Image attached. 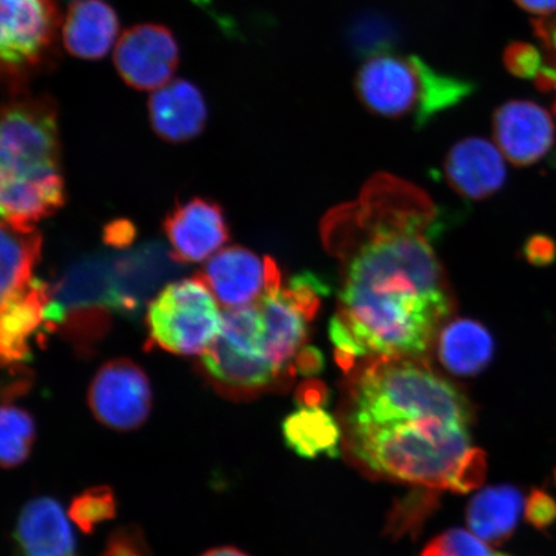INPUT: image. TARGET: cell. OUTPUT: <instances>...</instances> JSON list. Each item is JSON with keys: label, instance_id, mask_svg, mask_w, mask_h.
<instances>
[{"label": "cell", "instance_id": "6da1fadb", "mask_svg": "<svg viewBox=\"0 0 556 556\" xmlns=\"http://www.w3.org/2000/svg\"><path fill=\"white\" fill-rule=\"evenodd\" d=\"M422 217L413 213L380 222L348 266L333 317L361 357L419 356L448 315L442 267Z\"/></svg>", "mask_w": 556, "mask_h": 556}, {"label": "cell", "instance_id": "7a4b0ae2", "mask_svg": "<svg viewBox=\"0 0 556 556\" xmlns=\"http://www.w3.org/2000/svg\"><path fill=\"white\" fill-rule=\"evenodd\" d=\"M354 90L371 114L412 119L417 129L467 100L475 81L438 72L419 55L384 52L371 55L354 78Z\"/></svg>", "mask_w": 556, "mask_h": 556}, {"label": "cell", "instance_id": "3957f363", "mask_svg": "<svg viewBox=\"0 0 556 556\" xmlns=\"http://www.w3.org/2000/svg\"><path fill=\"white\" fill-rule=\"evenodd\" d=\"M402 416L472 420L469 401L451 382L409 361H386L361 375L345 428L371 426Z\"/></svg>", "mask_w": 556, "mask_h": 556}, {"label": "cell", "instance_id": "277c9868", "mask_svg": "<svg viewBox=\"0 0 556 556\" xmlns=\"http://www.w3.org/2000/svg\"><path fill=\"white\" fill-rule=\"evenodd\" d=\"M58 108L50 97L4 104L0 127V179H35L60 172Z\"/></svg>", "mask_w": 556, "mask_h": 556}, {"label": "cell", "instance_id": "5b68a950", "mask_svg": "<svg viewBox=\"0 0 556 556\" xmlns=\"http://www.w3.org/2000/svg\"><path fill=\"white\" fill-rule=\"evenodd\" d=\"M222 319L224 313L203 278L166 285L148 309L152 342L180 356H203L219 336Z\"/></svg>", "mask_w": 556, "mask_h": 556}, {"label": "cell", "instance_id": "8992f818", "mask_svg": "<svg viewBox=\"0 0 556 556\" xmlns=\"http://www.w3.org/2000/svg\"><path fill=\"white\" fill-rule=\"evenodd\" d=\"M0 11L3 73L17 83L50 66L62 31L58 0H2Z\"/></svg>", "mask_w": 556, "mask_h": 556}, {"label": "cell", "instance_id": "52a82bcc", "mask_svg": "<svg viewBox=\"0 0 556 556\" xmlns=\"http://www.w3.org/2000/svg\"><path fill=\"white\" fill-rule=\"evenodd\" d=\"M88 403L102 426L116 432H130L143 426L151 413L150 381L131 361H110L96 374Z\"/></svg>", "mask_w": 556, "mask_h": 556}, {"label": "cell", "instance_id": "ba28073f", "mask_svg": "<svg viewBox=\"0 0 556 556\" xmlns=\"http://www.w3.org/2000/svg\"><path fill=\"white\" fill-rule=\"evenodd\" d=\"M114 65L125 85L141 92H154L168 85L178 68L177 40L164 25L131 26L117 40Z\"/></svg>", "mask_w": 556, "mask_h": 556}, {"label": "cell", "instance_id": "9c48e42d", "mask_svg": "<svg viewBox=\"0 0 556 556\" xmlns=\"http://www.w3.org/2000/svg\"><path fill=\"white\" fill-rule=\"evenodd\" d=\"M115 260L90 256L83 260L50 288V301L45 311V323L52 328L61 325L70 312L110 309L121 312L115 283Z\"/></svg>", "mask_w": 556, "mask_h": 556}, {"label": "cell", "instance_id": "30bf717a", "mask_svg": "<svg viewBox=\"0 0 556 556\" xmlns=\"http://www.w3.org/2000/svg\"><path fill=\"white\" fill-rule=\"evenodd\" d=\"M497 148L517 166H530L545 157L555 142L551 114L540 104L513 100L498 106L492 117Z\"/></svg>", "mask_w": 556, "mask_h": 556}, {"label": "cell", "instance_id": "8fae6325", "mask_svg": "<svg viewBox=\"0 0 556 556\" xmlns=\"http://www.w3.org/2000/svg\"><path fill=\"white\" fill-rule=\"evenodd\" d=\"M164 229L177 262L208 260L228 240V227L220 206L199 198L174 208L165 219Z\"/></svg>", "mask_w": 556, "mask_h": 556}, {"label": "cell", "instance_id": "7c38bea8", "mask_svg": "<svg viewBox=\"0 0 556 556\" xmlns=\"http://www.w3.org/2000/svg\"><path fill=\"white\" fill-rule=\"evenodd\" d=\"M444 176L458 194L483 200L503 189L507 169L497 146L479 137L457 142L444 160Z\"/></svg>", "mask_w": 556, "mask_h": 556}, {"label": "cell", "instance_id": "4fadbf2b", "mask_svg": "<svg viewBox=\"0 0 556 556\" xmlns=\"http://www.w3.org/2000/svg\"><path fill=\"white\" fill-rule=\"evenodd\" d=\"M269 258L262 261L249 249L219 250L207 261L203 280L225 307H242L266 291Z\"/></svg>", "mask_w": 556, "mask_h": 556}, {"label": "cell", "instance_id": "5bb4252c", "mask_svg": "<svg viewBox=\"0 0 556 556\" xmlns=\"http://www.w3.org/2000/svg\"><path fill=\"white\" fill-rule=\"evenodd\" d=\"M149 117L152 129L163 141L185 143L203 134L207 106L193 83L173 79L150 96Z\"/></svg>", "mask_w": 556, "mask_h": 556}, {"label": "cell", "instance_id": "9a60e30c", "mask_svg": "<svg viewBox=\"0 0 556 556\" xmlns=\"http://www.w3.org/2000/svg\"><path fill=\"white\" fill-rule=\"evenodd\" d=\"M15 541L16 556H76V541L66 513L51 497H37L24 506Z\"/></svg>", "mask_w": 556, "mask_h": 556}, {"label": "cell", "instance_id": "2e32d148", "mask_svg": "<svg viewBox=\"0 0 556 556\" xmlns=\"http://www.w3.org/2000/svg\"><path fill=\"white\" fill-rule=\"evenodd\" d=\"M0 299V354L3 365L29 359V342L45 323L50 287L33 278L25 289Z\"/></svg>", "mask_w": 556, "mask_h": 556}, {"label": "cell", "instance_id": "e0dca14e", "mask_svg": "<svg viewBox=\"0 0 556 556\" xmlns=\"http://www.w3.org/2000/svg\"><path fill=\"white\" fill-rule=\"evenodd\" d=\"M61 38L74 58L101 60L121 38L119 18L104 0H74L62 24Z\"/></svg>", "mask_w": 556, "mask_h": 556}, {"label": "cell", "instance_id": "ac0fdd59", "mask_svg": "<svg viewBox=\"0 0 556 556\" xmlns=\"http://www.w3.org/2000/svg\"><path fill=\"white\" fill-rule=\"evenodd\" d=\"M64 200L61 174L35 179H0L3 222L18 232H34L35 225L59 211Z\"/></svg>", "mask_w": 556, "mask_h": 556}, {"label": "cell", "instance_id": "d6986e66", "mask_svg": "<svg viewBox=\"0 0 556 556\" xmlns=\"http://www.w3.org/2000/svg\"><path fill=\"white\" fill-rule=\"evenodd\" d=\"M525 504L517 485L485 486L468 504L469 530L489 544L502 545L516 532Z\"/></svg>", "mask_w": 556, "mask_h": 556}, {"label": "cell", "instance_id": "ffe728a7", "mask_svg": "<svg viewBox=\"0 0 556 556\" xmlns=\"http://www.w3.org/2000/svg\"><path fill=\"white\" fill-rule=\"evenodd\" d=\"M495 339L481 323L458 318L444 326L438 338V357L451 374L475 377L492 363Z\"/></svg>", "mask_w": 556, "mask_h": 556}, {"label": "cell", "instance_id": "44dd1931", "mask_svg": "<svg viewBox=\"0 0 556 556\" xmlns=\"http://www.w3.org/2000/svg\"><path fill=\"white\" fill-rule=\"evenodd\" d=\"M258 305L266 325L268 358L280 374L304 343L308 319L295 307L281 287L264 291Z\"/></svg>", "mask_w": 556, "mask_h": 556}, {"label": "cell", "instance_id": "7402d4cb", "mask_svg": "<svg viewBox=\"0 0 556 556\" xmlns=\"http://www.w3.org/2000/svg\"><path fill=\"white\" fill-rule=\"evenodd\" d=\"M156 243L143 247L115 260V283L121 312H135L173 267L174 256ZM177 262V261H176Z\"/></svg>", "mask_w": 556, "mask_h": 556}, {"label": "cell", "instance_id": "603a6c76", "mask_svg": "<svg viewBox=\"0 0 556 556\" xmlns=\"http://www.w3.org/2000/svg\"><path fill=\"white\" fill-rule=\"evenodd\" d=\"M287 446L299 457L338 458L342 443V428L323 407L298 406L282 422Z\"/></svg>", "mask_w": 556, "mask_h": 556}, {"label": "cell", "instance_id": "cb8c5ba5", "mask_svg": "<svg viewBox=\"0 0 556 556\" xmlns=\"http://www.w3.org/2000/svg\"><path fill=\"white\" fill-rule=\"evenodd\" d=\"M0 241H2L0 298H5L25 289L33 281V269L40 258L41 236L35 231L18 232L3 222Z\"/></svg>", "mask_w": 556, "mask_h": 556}, {"label": "cell", "instance_id": "d4e9b609", "mask_svg": "<svg viewBox=\"0 0 556 556\" xmlns=\"http://www.w3.org/2000/svg\"><path fill=\"white\" fill-rule=\"evenodd\" d=\"M35 422L26 409L4 403L0 413V462L5 469L24 464L35 442Z\"/></svg>", "mask_w": 556, "mask_h": 556}, {"label": "cell", "instance_id": "484cf974", "mask_svg": "<svg viewBox=\"0 0 556 556\" xmlns=\"http://www.w3.org/2000/svg\"><path fill=\"white\" fill-rule=\"evenodd\" d=\"M116 514L114 492L106 485L92 486L73 500L67 516L87 534Z\"/></svg>", "mask_w": 556, "mask_h": 556}, {"label": "cell", "instance_id": "4316f807", "mask_svg": "<svg viewBox=\"0 0 556 556\" xmlns=\"http://www.w3.org/2000/svg\"><path fill=\"white\" fill-rule=\"evenodd\" d=\"M420 556H514L495 551L475 533L452 528L438 534L435 539L424 547Z\"/></svg>", "mask_w": 556, "mask_h": 556}, {"label": "cell", "instance_id": "83f0119b", "mask_svg": "<svg viewBox=\"0 0 556 556\" xmlns=\"http://www.w3.org/2000/svg\"><path fill=\"white\" fill-rule=\"evenodd\" d=\"M283 291L309 321L315 317L321 299L330 295L331 288L325 278L305 270L291 278L288 289Z\"/></svg>", "mask_w": 556, "mask_h": 556}, {"label": "cell", "instance_id": "f1b7e54d", "mask_svg": "<svg viewBox=\"0 0 556 556\" xmlns=\"http://www.w3.org/2000/svg\"><path fill=\"white\" fill-rule=\"evenodd\" d=\"M504 65L507 72L520 79H536L545 61L536 47L514 41L505 48Z\"/></svg>", "mask_w": 556, "mask_h": 556}, {"label": "cell", "instance_id": "f546056e", "mask_svg": "<svg viewBox=\"0 0 556 556\" xmlns=\"http://www.w3.org/2000/svg\"><path fill=\"white\" fill-rule=\"evenodd\" d=\"M525 516L534 530L546 533L556 525V498L545 489L533 486L526 498Z\"/></svg>", "mask_w": 556, "mask_h": 556}, {"label": "cell", "instance_id": "4dcf8cb0", "mask_svg": "<svg viewBox=\"0 0 556 556\" xmlns=\"http://www.w3.org/2000/svg\"><path fill=\"white\" fill-rule=\"evenodd\" d=\"M101 556H150V552L142 532L131 526L111 534Z\"/></svg>", "mask_w": 556, "mask_h": 556}, {"label": "cell", "instance_id": "1f68e13d", "mask_svg": "<svg viewBox=\"0 0 556 556\" xmlns=\"http://www.w3.org/2000/svg\"><path fill=\"white\" fill-rule=\"evenodd\" d=\"M523 253L533 267H551L556 262V241L545 233L532 235L525 242Z\"/></svg>", "mask_w": 556, "mask_h": 556}, {"label": "cell", "instance_id": "d6a6232c", "mask_svg": "<svg viewBox=\"0 0 556 556\" xmlns=\"http://www.w3.org/2000/svg\"><path fill=\"white\" fill-rule=\"evenodd\" d=\"M534 37L545 51V61L556 70V15L532 21ZM556 92V90H555ZM556 115V101L554 103Z\"/></svg>", "mask_w": 556, "mask_h": 556}, {"label": "cell", "instance_id": "836d02e7", "mask_svg": "<svg viewBox=\"0 0 556 556\" xmlns=\"http://www.w3.org/2000/svg\"><path fill=\"white\" fill-rule=\"evenodd\" d=\"M295 401L298 406L324 408L329 405L330 391L321 381L307 380L296 389Z\"/></svg>", "mask_w": 556, "mask_h": 556}, {"label": "cell", "instance_id": "e575fe53", "mask_svg": "<svg viewBox=\"0 0 556 556\" xmlns=\"http://www.w3.org/2000/svg\"><path fill=\"white\" fill-rule=\"evenodd\" d=\"M324 353L316 346H305L298 353L295 367L303 377H316L325 370Z\"/></svg>", "mask_w": 556, "mask_h": 556}, {"label": "cell", "instance_id": "d590c367", "mask_svg": "<svg viewBox=\"0 0 556 556\" xmlns=\"http://www.w3.org/2000/svg\"><path fill=\"white\" fill-rule=\"evenodd\" d=\"M134 238L135 228L125 220L115 222L113 226L106 228V241L111 245L127 247Z\"/></svg>", "mask_w": 556, "mask_h": 556}, {"label": "cell", "instance_id": "8d00e7d4", "mask_svg": "<svg viewBox=\"0 0 556 556\" xmlns=\"http://www.w3.org/2000/svg\"><path fill=\"white\" fill-rule=\"evenodd\" d=\"M521 10L540 17L556 15V0H514Z\"/></svg>", "mask_w": 556, "mask_h": 556}, {"label": "cell", "instance_id": "74e56055", "mask_svg": "<svg viewBox=\"0 0 556 556\" xmlns=\"http://www.w3.org/2000/svg\"><path fill=\"white\" fill-rule=\"evenodd\" d=\"M201 556H249V555H247L245 553H242L241 551H239V548L225 546V547L213 548V551H208L207 553H205L204 555H201Z\"/></svg>", "mask_w": 556, "mask_h": 556}, {"label": "cell", "instance_id": "f35d334b", "mask_svg": "<svg viewBox=\"0 0 556 556\" xmlns=\"http://www.w3.org/2000/svg\"><path fill=\"white\" fill-rule=\"evenodd\" d=\"M554 478H555V483H556V469L554 470Z\"/></svg>", "mask_w": 556, "mask_h": 556}, {"label": "cell", "instance_id": "ab89813d", "mask_svg": "<svg viewBox=\"0 0 556 556\" xmlns=\"http://www.w3.org/2000/svg\"><path fill=\"white\" fill-rule=\"evenodd\" d=\"M554 165L556 166V156H554Z\"/></svg>", "mask_w": 556, "mask_h": 556}]
</instances>
